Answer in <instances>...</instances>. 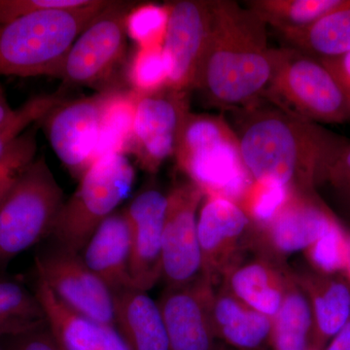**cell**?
Segmentation results:
<instances>
[{"instance_id":"obj_5","label":"cell","mask_w":350,"mask_h":350,"mask_svg":"<svg viewBox=\"0 0 350 350\" xmlns=\"http://www.w3.org/2000/svg\"><path fill=\"white\" fill-rule=\"evenodd\" d=\"M135 172L125 155L109 154L94 161L57 214L51 237L54 244L81 252L101 223L129 195Z\"/></svg>"},{"instance_id":"obj_29","label":"cell","mask_w":350,"mask_h":350,"mask_svg":"<svg viewBox=\"0 0 350 350\" xmlns=\"http://www.w3.org/2000/svg\"><path fill=\"white\" fill-rule=\"evenodd\" d=\"M349 234L337 220L304 251L310 269L324 275H342L347 267Z\"/></svg>"},{"instance_id":"obj_35","label":"cell","mask_w":350,"mask_h":350,"mask_svg":"<svg viewBox=\"0 0 350 350\" xmlns=\"http://www.w3.org/2000/svg\"><path fill=\"white\" fill-rule=\"evenodd\" d=\"M32 156L33 149L31 145L24 142H16L0 160V204L20 172L32 162Z\"/></svg>"},{"instance_id":"obj_13","label":"cell","mask_w":350,"mask_h":350,"mask_svg":"<svg viewBox=\"0 0 350 350\" xmlns=\"http://www.w3.org/2000/svg\"><path fill=\"white\" fill-rule=\"evenodd\" d=\"M189 112L188 92L167 87L157 93L139 96L130 153L142 169L156 172L169 157L174 155L177 138Z\"/></svg>"},{"instance_id":"obj_30","label":"cell","mask_w":350,"mask_h":350,"mask_svg":"<svg viewBox=\"0 0 350 350\" xmlns=\"http://www.w3.org/2000/svg\"><path fill=\"white\" fill-rule=\"evenodd\" d=\"M131 91L146 96L162 91L169 83V70L163 46L137 48L128 70Z\"/></svg>"},{"instance_id":"obj_43","label":"cell","mask_w":350,"mask_h":350,"mask_svg":"<svg viewBox=\"0 0 350 350\" xmlns=\"http://www.w3.org/2000/svg\"><path fill=\"white\" fill-rule=\"evenodd\" d=\"M0 350H5V349H4L3 347V345H2L1 344H0Z\"/></svg>"},{"instance_id":"obj_26","label":"cell","mask_w":350,"mask_h":350,"mask_svg":"<svg viewBox=\"0 0 350 350\" xmlns=\"http://www.w3.org/2000/svg\"><path fill=\"white\" fill-rule=\"evenodd\" d=\"M349 0H251L245 6L278 32L305 29Z\"/></svg>"},{"instance_id":"obj_27","label":"cell","mask_w":350,"mask_h":350,"mask_svg":"<svg viewBox=\"0 0 350 350\" xmlns=\"http://www.w3.org/2000/svg\"><path fill=\"white\" fill-rule=\"evenodd\" d=\"M139 96L133 91L107 92L101 115L96 160L109 154L130 152Z\"/></svg>"},{"instance_id":"obj_17","label":"cell","mask_w":350,"mask_h":350,"mask_svg":"<svg viewBox=\"0 0 350 350\" xmlns=\"http://www.w3.org/2000/svg\"><path fill=\"white\" fill-rule=\"evenodd\" d=\"M167 196L156 189L138 194L124 209L131 232L133 288L147 292L162 280L163 229Z\"/></svg>"},{"instance_id":"obj_31","label":"cell","mask_w":350,"mask_h":350,"mask_svg":"<svg viewBox=\"0 0 350 350\" xmlns=\"http://www.w3.org/2000/svg\"><path fill=\"white\" fill-rule=\"evenodd\" d=\"M170 4H142L131 9L126 18V31L138 48L163 46L167 33Z\"/></svg>"},{"instance_id":"obj_25","label":"cell","mask_w":350,"mask_h":350,"mask_svg":"<svg viewBox=\"0 0 350 350\" xmlns=\"http://www.w3.org/2000/svg\"><path fill=\"white\" fill-rule=\"evenodd\" d=\"M288 47L317 59H335L350 53V0L305 29L280 31Z\"/></svg>"},{"instance_id":"obj_7","label":"cell","mask_w":350,"mask_h":350,"mask_svg":"<svg viewBox=\"0 0 350 350\" xmlns=\"http://www.w3.org/2000/svg\"><path fill=\"white\" fill-rule=\"evenodd\" d=\"M64 202L46 161H32L0 204V266L51 236Z\"/></svg>"},{"instance_id":"obj_33","label":"cell","mask_w":350,"mask_h":350,"mask_svg":"<svg viewBox=\"0 0 350 350\" xmlns=\"http://www.w3.org/2000/svg\"><path fill=\"white\" fill-rule=\"evenodd\" d=\"M62 103L63 100L55 94L39 96L25 101L24 105L14 110L10 118L0 126V160L25 129L36 122L42 121Z\"/></svg>"},{"instance_id":"obj_42","label":"cell","mask_w":350,"mask_h":350,"mask_svg":"<svg viewBox=\"0 0 350 350\" xmlns=\"http://www.w3.org/2000/svg\"><path fill=\"white\" fill-rule=\"evenodd\" d=\"M219 350H236V349H230V347H226V345L221 344L220 349H219ZM267 350H268V349H267Z\"/></svg>"},{"instance_id":"obj_6","label":"cell","mask_w":350,"mask_h":350,"mask_svg":"<svg viewBox=\"0 0 350 350\" xmlns=\"http://www.w3.org/2000/svg\"><path fill=\"white\" fill-rule=\"evenodd\" d=\"M273 71L262 96L292 114L314 123L350 120L342 87L319 59L290 47L273 48Z\"/></svg>"},{"instance_id":"obj_18","label":"cell","mask_w":350,"mask_h":350,"mask_svg":"<svg viewBox=\"0 0 350 350\" xmlns=\"http://www.w3.org/2000/svg\"><path fill=\"white\" fill-rule=\"evenodd\" d=\"M34 293L46 324L63 350H131L114 326L75 312L62 303L40 280Z\"/></svg>"},{"instance_id":"obj_3","label":"cell","mask_w":350,"mask_h":350,"mask_svg":"<svg viewBox=\"0 0 350 350\" xmlns=\"http://www.w3.org/2000/svg\"><path fill=\"white\" fill-rule=\"evenodd\" d=\"M110 1L43 11L0 24V76H57L76 38Z\"/></svg>"},{"instance_id":"obj_23","label":"cell","mask_w":350,"mask_h":350,"mask_svg":"<svg viewBox=\"0 0 350 350\" xmlns=\"http://www.w3.org/2000/svg\"><path fill=\"white\" fill-rule=\"evenodd\" d=\"M294 275L310 303L324 350L350 321V284L342 275H324L310 269L294 271Z\"/></svg>"},{"instance_id":"obj_11","label":"cell","mask_w":350,"mask_h":350,"mask_svg":"<svg viewBox=\"0 0 350 350\" xmlns=\"http://www.w3.org/2000/svg\"><path fill=\"white\" fill-rule=\"evenodd\" d=\"M204 194L187 181L167 196L163 229L162 280L165 287H179L202 275L198 215Z\"/></svg>"},{"instance_id":"obj_22","label":"cell","mask_w":350,"mask_h":350,"mask_svg":"<svg viewBox=\"0 0 350 350\" xmlns=\"http://www.w3.org/2000/svg\"><path fill=\"white\" fill-rule=\"evenodd\" d=\"M114 326L131 350H170L158 301L135 288L113 294Z\"/></svg>"},{"instance_id":"obj_24","label":"cell","mask_w":350,"mask_h":350,"mask_svg":"<svg viewBox=\"0 0 350 350\" xmlns=\"http://www.w3.org/2000/svg\"><path fill=\"white\" fill-rule=\"evenodd\" d=\"M269 347L271 350H322L310 303L290 268L284 300L273 319Z\"/></svg>"},{"instance_id":"obj_14","label":"cell","mask_w":350,"mask_h":350,"mask_svg":"<svg viewBox=\"0 0 350 350\" xmlns=\"http://www.w3.org/2000/svg\"><path fill=\"white\" fill-rule=\"evenodd\" d=\"M211 1L182 0L170 3L163 50L169 70L167 87L195 90L200 64L211 36Z\"/></svg>"},{"instance_id":"obj_8","label":"cell","mask_w":350,"mask_h":350,"mask_svg":"<svg viewBox=\"0 0 350 350\" xmlns=\"http://www.w3.org/2000/svg\"><path fill=\"white\" fill-rule=\"evenodd\" d=\"M337 220L315 191H292L269 223L252 226L248 252L276 264H287L290 255L308 250Z\"/></svg>"},{"instance_id":"obj_10","label":"cell","mask_w":350,"mask_h":350,"mask_svg":"<svg viewBox=\"0 0 350 350\" xmlns=\"http://www.w3.org/2000/svg\"><path fill=\"white\" fill-rule=\"evenodd\" d=\"M36 268L38 280L64 305L90 319L114 326L113 293L90 269L80 253L54 244L36 255Z\"/></svg>"},{"instance_id":"obj_1","label":"cell","mask_w":350,"mask_h":350,"mask_svg":"<svg viewBox=\"0 0 350 350\" xmlns=\"http://www.w3.org/2000/svg\"><path fill=\"white\" fill-rule=\"evenodd\" d=\"M232 111L241 158L253 180L312 192L325 183L332 163L349 144L319 124L259 100Z\"/></svg>"},{"instance_id":"obj_39","label":"cell","mask_w":350,"mask_h":350,"mask_svg":"<svg viewBox=\"0 0 350 350\" xmlns=\"http://www.w3.org/2000/svg\"><path fill=\"white\" fill-rule=\"evenodd\" d=\"M324 350H350V321L335 336Z\"/></svg>"},{"instance_id":"obj_15","label":"cell","mask_w":350,"mask_h":350,"mask_svg":"<svg viewBox=\"0 0 350 350\" xmlns=\"http://www.w3.org/2000/svg\"><path fill=\"white\" fill-rule=\"evenodd\" d=\"M107 93L62 103L43 120L51 146L71 174L80 177L96 160Z\"/></svg>"},{"instance_id":"obj_20","label":"cell","mask_w":350,"mask_h":350,"mask_svg":"<svg viewBox=\"0 0 350 350\" xmlns=\"http://www.w3.org/2000/svg\"><path fill=\"white\" fill-rule=\"evenodd\" d=\"M287 264L265 258L245 256L229 269L220 284L239 300L273 319L282 308L286 292Z\"/></svg>"},{"instance_id":"obj_41","label":"cell","mask_w":350,"mask_h":350,"mask_svg":"<svg viewBox=\"0 0 350 350\" xmlns=\"http://www.w3.org/2000/svg\"><path fill=\"white\" fill-rule=\"evenodd\" d=\"M342 276H344L345 280H347L350 284V234L349 243V255H347V267H345V269L344 273H342Z\"/></svg>"},{"instance_id":"obj_28","label":"cell","mask_w":350,"mask_h":350,"mask_svg":"<svg viewBox=\"0 0 350 350\" xmlns=\"http://www.w3.org/2000/svg\"><path fill=\"white\" fill-rule=\"evenodd\" d=\"M45 325V314L36 293L16 280L0 278V338Z\"/></svg>"},{"instance_id":"obj_36","label":"cell","mask_w":350,"mask_h":350,"mask_svg":"<svg viewBox=\"0 0 350 350\" xmlns=\"http://www.w3.org/2000/svg\"><path fill=\"white\" fill-rule=\"evenodd\" d=\"M5 350H63L52 335L47 324L40 328L3 338Z\"/></svg>"},{"instance_id":"obj_38","label":"cell","mask_w":350,"mask_h":350,"mask_svg":"<svg viewBox=\"0 0 350 350\" xmlns=\"http://www.w3.org/2000/svg\"><path fill=\"white\" fill-rule=\"evenodd\" d=\"M332 73L349 100L350 107V53L335 59H319Z\"/></svg>"},{"instance_id":"obj_37","label":"cell","mask_w":350,"mask_h":350,"mask_svg":"<svg viewBox=\"0 0 350 350\" xmlns=\"http://www.w3.org/2000/svg\"><path fill=\"white\" fill-rule=\"evenodd\" d=\"M330 183L338 192L350 198V142L336 157L326 175L325 183Z\"/></svg>"},{"instance_id":"obj_19","label":"cell","mask_w":350,"mask_h":350,"mask_svg":"<svg viewBox=\"0 0 350 350\" xmlns=\"http://www.w3.org/2000/svg\"><path fill=\"white\" fill-rule=\"evenodd\" d=\"M80 255L113 294L133 288L130 268L131 232L124 211L105 219Z\"/></svg>"},{"instance_id":"obj_44","label":"cell","mask_w":350,"mask_h":350,"mask_svg":"<svg viewBox=\"0 0 350 350\" xmlns=\"http://www.w3.org/2000/svg\"><path fill=\"white\" fill-rule=\"evenodd\" d=\"M347 200H349V204H350V198H349V199H347Z\"/></svg>"},{"instance_id":"obj_9","label":"cell","mask_w":350,"mask_h":350,"mask_svg":"<svg viewBox=\"0 0 350 350\" xmlns=\"http://www.w3.org/2000/svg\"><path fill=\"white\" fill-rule=\"evenodd\" d=\"M130 10L123 2L110 1L76 38L57 77L78 86H93L107 79L125 54Z\"/></svg>"},{"instance_id":"obj_40","label":"cell","mask_w":350,"mask_h":350,"mask_svg":"<svg viewBox=\"0 0 350 350\" xmlns=\"http://www.w3.org/2000/svg\"><path fill=\"white\" fill-rule=\"evenodd\" d=\"M14 110L15 109H12V107H10V103L7 100L5 91L0 85V126L10 118Z\"/></svg>"},{"instance_id":"obj_32","label":"cell","mask_w":350,"mask_h":350,"mask_svg":"<svg viewBox=\"0 0 350 350\" xmlns=\"http://www.w3.org/2000/svg\"><path fill=\"white\" fill-rule=\"evenodd\" d=\"M291 192L269 179L253 180L238 204L250 217L253 227H261L275 217Z\"/></svg>"},{"instance_id":"obj_34","label":"cell","mask_w":350,"mask_h":350,"mask_svg":"<svg viewBox=\"0 0 350 350\" xmlns=\"http://www.w3.org/2000/svg\"><path fill=\"white\" fill-rule=\"evenodd\" d=\"M90 0H0V24L43 11L75 8Z\"/></svg>"},{"instance_id":"obj_12","label":"cell","mask_w":350,"mask_h":350,"mask_svg":"<svg viewBox=\"0 0 350 350\" xmlns=\"http://www.w3.org/2000/svg\"><path fill=\"white\" fill-rule=\"evenodd\" d=\"M252 222L234 200L207 196L198 215L202 275L217 287L248 252Z\"/></svg>"},{"instance_id":"obj_4","label":"cell","mask_w":350,"mask_h":350,"mask_svg":"<svg viewBox=\"0 0 350 350\" xmlns=\"http://www.w3.org/2000/svg\"><path fill=\"white\" fill-rule=\"evenodd\" d=\"M177 167L204 193L239 204L253 179L248 174L239 138L225 119L189 112L177 138Z\"/></svg>"},{"instance_id":"obj_2","label":"cell","mask_w":350,"mask_h":350,"mask_svg":"<svg viewBox=\"0 0 350 350\" xmlns=\"http://www.w3.org/2000/svg\"><path fill=\"white\" fill-rule=\"evenodd\" d=\"M211 36L195 90L211 105L237 110L260 100L273 71L268 25L236 1L213 0Z\"/></svg>"},{"instance_id":"obj_21","label":"cell","mask_w":350,"mask_h":350,"mask_svg":"<svg viewBox=\"0 0 350 350\" xmlns=\"http://www.w3.org/2000/svg\"><path fill=\"white\" fill-rule=\"evenodd\" d=\"M214 289L211 323L216 340L236 350H267L273 319L256 312L222 284Z\"/></svg>"},{"instance_id":"obj_16","label":"cell","mask_w":350,"mask_h":350,"mask_svg":"<svg viewBox=\"0 0 350 350\" xmlns=\"http://www.w3.org/2000/svg\"><path fill=\"white\" fill-rule=\"evenodd\" d=\"M215 286L204 275L179 287H165L158 303L162 310L170 350H219L211 323Z\"/></svg>"}]
</instances>
